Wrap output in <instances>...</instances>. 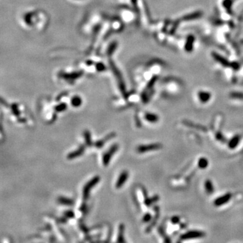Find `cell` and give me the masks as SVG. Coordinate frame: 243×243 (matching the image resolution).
I'll return each mask as SVG.
<instances>
[{
	"mask_svg": "<svg viewBox=\"0 0 243 243\" xmlns=\"http://www.w3.org/2000/svg\"><path fill=\"white\" fill-rule=\"evenodd\" d=\"M99 181H100V177L99 176H96L93 177L91 180H90L88 182L85 184L83 190V198L84 201H86L88 200L90 195V191H91V190L95 186L97 185Z\"/></svg>",
	"mask_w": 243,
	"mask_h": 243,
	"instance_id": "6da1fadb",
	"label": "cell"
},
{
	"mask_svg": "<svg viewBox=\"0 0 243 243\" xmlns=\"http://www.w3.org/2000/svg\"><path fill=\"white\" fill-rule=\"evenodd\" d=\"M118 148H119V146H118V144L112 145L110 147V149H108V151L107 152H105V153L103 155L102 160H103V164L104 165V166H107L108 165L110 164L112 155L116 153Z\"/></svg>",
	"mask_w": 243,
	"mask_h": 243,
	"instance_id": "7a4b0ae2",
	"label": "cell"
},
{
	"mask_svg": "<svg viewBox=\"0 0 243 243\" xmlns=\"http://www.w3.org/2000/svg\"><path fill=\"white\" fill-rule=\"evenodd\" d=\"M129 176V174L127 171L125 170V171H123V172H122L121 174H120L119 177H118L117 181H116V188H120L124 184H125V182L127 181Z\"/></svg>",
	"mask_w": 243,
	"mask_h": 243,
	"instance_id": "3957f363",
	"label": "cell"
},
{
	"mask_svg": "<svg viewBox=\"0 0 243 243\" xmlns=\"http://www.w3.org/2000/svg\"><path fill=\"white\" fill-rule=\"evenodd\" d=\"M85 149H86L85 145L80 146V147L77 150L68 153L67 155V159L68 160H74V159L80 157V155H82L84 153V152L85 151Z\"/></svg>",
	"mask_w": 243,
	"mask_h": 243,
	"instance_id": "277c9868",
	"label": "cell"
},
{
	"mask_svg": "<svg viewBox=\"0 0 243 243\" xmlns=\"http://www.w3.org/2000/svg\"><path fill=\"white\" fill-rule=\"evenodd\" d=\"M160 147V145L159 144H151L148 145H141L139 146L138 147L136 148V151L139 153H145L149 151H152V150H155V149H158Z\"/></svg>",
	"mask_w": 243,
	"mask_h": 243,
	"instance_id": "5b68a950",
	"label": "cell"
},
{
	"mask_svg": "<svg viewBox=\"0 0 243 243\" xmlns=\"http://www.w3.org/2000/svg\"><path fill=\"white\" fill-rule=\"evenodd\" d=\"M116 136V134L114 132H111L110 134H109L108 135H107L105 137L104 139L100 140V141H98L95 143H93V146L95 147L96 148H98V149H100L101 147H104V145H105V143H106L108 140H110L112 138H114V137Z\"/></svg>",
	"mask_w": 243,
	"mask_h": 243,
	"instance_id": "8992f818",
	"label": "cell"
},
{
	"mask_svg": "<svg viewBox=\"0 0 243 243\" xmlns=\"http://www.w3.org/2000/svg\"><path fill=\"white\" fill-rule=\"evenodd\" d=\"M202 235V234L201 232L199 231H191L188 232V233L185 234L182 236V240H186V239H191V238H196L198 237H200Z\"/></svg>",
	"mask_w": 243,
	"mask_h": 243,
	"instance_id": "52a82bcc",
	"label": "cell"
},
{
	"mask_svg": "<svg viewBox=\"0 0 243 243\" xmlns=\"http://www.w3.org/2000/svg\"><path fill=\"white\" fill-rule=\"evenodd\" d=\"M58 202L61 205H67V206H72L74 204V201L73 199L64 197H59L58 198Z\"/></svg>",
	"mask_w": 243,
	"mask_h": 243,
	"instance_id": "ba28073f",
	"label": "cell"
},
{
	"mask_svg": "<svg viewBox=\"0 0 243 243\" xmlns=\"http://www.w3.org/2000/svg\"><path fill=\"white\" fill-rule=\"evenodd\" d=\"M84 138H85V144L87 147H91L92 145H93V143L91 140V132H90L89 130H86L84 132Z\"/></svg>",
	"mask_w": 243,
	"mask_h": 243,
	"instance_id": "9c48e42d",
	"label": "cell"
},
{
	"mask_svg": "<svg viewBox=\"0 0 243 243\" xmlns=\"http://www.w3.org/2000/svg\"><path fill=\"white\" fill-rule=\"evenodd\" d=\"M124 229H125V227L123 224H120L119 226V231H118V239L117 241L120 242H125V240L124 238Z\"/></svg>",
	"mask_w": 243,
	"mask_h": 243,
	"instance_id": "30bf717a",
	"label": "cell"
},
{
	"mask_svg": "<svg viewBox=\"0 0 243 243\" xmlns=\"http://www.w3.org/2000/svg\"><path fill=\"white\" fill-rule=\"evenodd\" d=\"M145 119L146 120H147L149 122H152V123H154V122H156L158 121V117L155 114H146L145 116Z\"/></svg>",
	"mask_w": 243,
	"mask_h": 243,
	"instance_id": "8fae6325",
	"label": "cell"
},
{
	"mask_svg": "<svg viewBox=\"0 0 243 243\" xmlns=\"http://www.w3.org/2000/svg\"><path fill=\"white\" fill-rule=\"evenodd\" d=\"M230 196L229 195H227L225 196H223V197H221L220 198H219L217 199V201H216V205H221L224 203V202H226V201H228V199H230Z\"/></svg>",
	"mask_w": 243,
	"mask_h": 243,
	"instance_id": "7c38bea8",
	"label": "cell"
},
{
	"mask_svg": "<svg viewBox=\"0 0 243 243\" xmlns=\"http://www.w3.org/2000/svg\"><path fill=\"white\" fill-rule=\"evenodd\" d=\"M81 102H82V101L80 100L79 97H74V98L72 100V104L74 107H79L81 104Z\"/></svg>",
	"mask_w": 243,
	"mask_h": 243,
	"instance_id": "4fadbf2b",
	"label": "cell"
},
{
	"mask_svg": "<svg viewBox=\"0 0 243 243\" xmlns=\"http://www.w3.org/2000/svg\"><path fill=\"white\" fill-rule=\"evenodd\" d=\"M67 105L66 104H60L55 107V110L57 112H61L66 110Z\"/></svg>",
	"mask_w": 243,
	"mask_h": 243,
	"instance_id": "5bb4252c",
	"label": "cell"
},
{
	"mask_svg": "<svg viewBox=\"0 0 243 243\" xmlns=\"http://www.w3.org/2000/svg\"><path fill=\"white\" fill-rule=\"evenodd\" d=\"M64 216L67 218H70V219H72V218L74 217V216H75V214H74V213L72 211L68 210V211H65V212L64 213Z\"/></svg>",
	"mask_w": 243,
	"mask_h": 243,
	"instance_id": "9a60e30c",
	"label": "cell"
},
{
	"mask_svg": "<svg viewBox=\"0 0 243 243\" xmlns=\"http://www.w3.org/2000/svg\"><path fill=\"white\" fill-rule=\"evenodd\" d=\"M151 219V215L150 213H146L143 218V221L144 222H148Z\"/></svg>",
	"mask_w": 243,
	"mask_h": 243,
	"instance_id": "2e32d148",
	"label": "cell"
},
{
	"mask_svg": "<svg viewBox=\"0 0 243 243\" xmlns=\"http://www.w3.org/2000/svg\"><path fill=\"white\" fill-rule=\"evenodd\" d=\"M199 97H201V99L202 101H206L207 100H208L209 98H210V97H209L208 94H207V93H201V94H200V93H199Z\"/></svg>",
	"mask_w": 243,
	"mask_h": 243,
	"instance_id": "e0dca14e",
	"label": "cell"
},
{
	"mask_svg": "<svg viewBox=\"0 0 243 243\" xmlns=\"http://www.w3.org/2000/svg\"><path fill=\"white\" fill-rule=\"evenodd\" d=\"M211 182H207L206 183V186H207V191L209 192H212L213 191V186L211 185Z\"/></svg>",
	"mask_w": 243,
	"mask_h": 243,
	"instance_id": "ac0fdd59",
	"label": "cell"
},
{
	"mask_svg": "<svg viewBox=\"0 0 243 243\" xmlns=\"http://www.w3.org/2000/svg\"><path fill=\"white\" fill-rule=\"evenodd\" d=\"M58 222L60 223V224H66L67 222V217H66L65 216L62 217H60L58 219Z\"/></svg>",
	"mask_w": 243,
	"mask_h": 243,
	"instance_id": "d6986e66",
	"label": "cell"
},
{
	"mask_svg": "<svg viewBox=\"0 0 243 243\" xmlns=\"http://www.w3.org/2000/svg\"><path fill=\"white\" fill-rule=\"evenodd\" d=\"M12 112H13V114L15 115L16 116H17V117L19 116L20 112H19V111H18L17 107H12Z\"/></svg>",
	"mask_w": 243,
	"mask_h": 243,
	"instance_id": "ffe728a7",
	"label": "cell"
},
{
	"mask_svg": "<svg viewBox=\"0 0 243 243\" xmlns=\"http://www.w3.org/2000/svg\"><path fill=\"white\" fill-rule=\"evenodd\" d=\"M80 211H82V212H83V211H85L86 210V205L85 203V202H83L82 205L80 206Z\"/></svg>",
	"mask_w": 243,
	"mask_h": 243,
	"instance_id": "44dd1931",
	"label": "cell"
}]
</instances>
